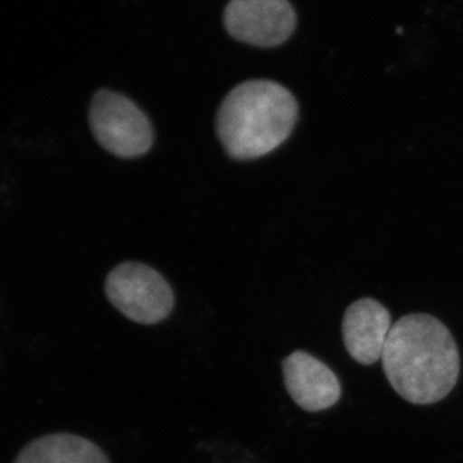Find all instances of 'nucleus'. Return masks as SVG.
Here are the masks:
<instances>
[{
    "label": "nucleus",
    "mask_w": 463,
    "mask_h": 463,
    "mask_svg": "<svg viewBox=\"0 0 463 463\" xmlns=\"http://www.w3.org/2000/svg\"><path fill=\"white\" fill-rule=\"evenodd\" d=\"M14 463H111L97 444L79 435H45L27 444Z\"/></svg>",
    "instance_id": "obj_8"
},
{
    "label": "nucleus",
    "mask_w": 463,
    "mask_h": 463,
    "mask_svg": "<svg viewBox=\"0 0 463 463\" xmlns=\"http://www.w3.org/2000/svg\"><path fill=\"white\" fill-rule=\"evenodd\" d=\"M90 124L97 142L118 157L142 156L154 143L147 116L133 100L116 91H97L90 103Z\"/></svg>",
    "instance_id": "obj_3"
},
{
    "label": "nucleus",
    "mask_w": 463,
    "mask_h": 463,
    "mask_svg": "<svg viewBox=\"0 0 463 463\" xmlns=\"http://www.w3.org/2000/svg\"><path fill=\"white\" fill-rule=\"evenodd\" d=\"M282 373L289 397L307 412L328 410L343 395L340 380L334 371L303 350L283 359Z\"/></svg>",
    "instance_id": "obj_6"
},
{
    "label": "nucleus",
    "mask_w": 463,
    "mask_h": 463,
    "mask_svg": "<svg viewBox=\"0 0 463 463\" xmlns=\"http://www.w3.org/2000/svg\"><path fill=\"white\" fill-rule=\"evenodd\" d=\"M105 291L109 303L141 325H156L172 313L174 294L169 283L156 270L141 263L118 265L109 274Z\"/></svg>",
    "instance_id": "obj_4"
},
{
    "label": "nucleus",
    "mask_w": 463,
    "mask_h": 463,
    "mask_svg": "<svg viewBox=\"0 0 463 463\" xmlns=\"http://www.w3.org/2000/svg\"><path fill=\"white\" fill-rule=\"evenodd\" d=\"M294 94L270 80H249L230 91L216 116V133L234 160L263 157L291 136L298 123Z\"/></svg>",
    "instance_id": "obj_2"
},
{
    "label": "nucleus",
    "mask_w": 463,
    "mask_h": 463,
    "mask_svg": "<svg viewBox=\"0 0 463 463\" xmlns=\"http://www.w3.org/2000/svg\"><path fill=\"white\" fill-rule=\"evenodd\" d=\"M392 327V316L383 304L371 298H359L347 307L341 326L346 352L358 364H376Z\"/></svg>",
    "instance_id": "obj_7"
},
{
    "label": "nucleus",
    "mask_w": 463,
    "mask_h": 463,
    "mask_svg": "<svg viewBox=\"0 0 463 463\" xmlns=\"http://www.w3.org/2000/svg\"><path fill=\"white\" fill-rule=\"evenodd\" d=\"M224 24L237 41L273 48L295 32L297 14L288 0H231Z\"/></svg>",
    "instance_id": "obj_5"
},
{
    "label": "nucleus",
    "mask_w": 463,
    "mask_h": 463,
    "mask_svg": "<svg viewBox=\"0 0 463 463\" xmlns=\"http://www.w3.org/2000/svg\"><path fill=\"white\" fill-rule=\"evenodd\" d=\"M381 361L392 389L417 405L443 401L455 389L461 371L452 334L425 313L402 317L392 325Z\"/></svg>",
    "instance_id": "obj_1"
}]
</instances>
